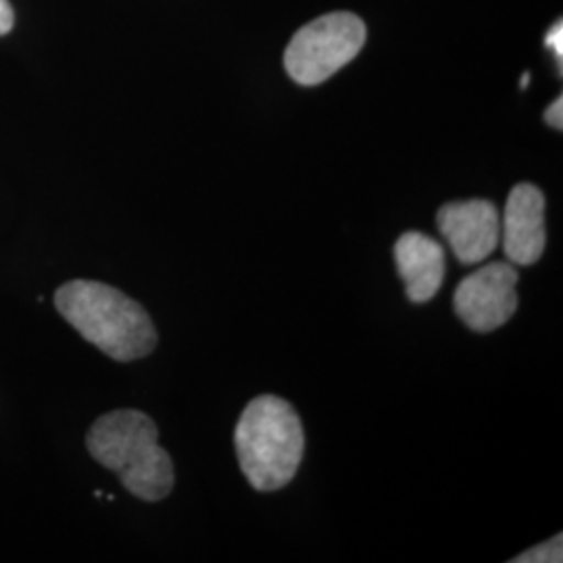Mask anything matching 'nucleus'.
I'll list each match as a JSON object with an SVG mask.
<instances>
[{
  "label": "nucleus",
  "mask_w": 563,
  "mask_h": 563,
  "mask_svg": "<svg viewBox=\"0 0 563 563\" xmlns=\"http://www.w3.org/2000/svg\"><path fill=\"white\" fill-rule=\"evenodd\" d=\"M234 444L249 484L262 493L280 490L297 476L302 462L301 418L290 402L262 395L244 407Z\"/></svg>",
  "instance_id": "nucleus-3"
},
{
  "label": "nucleus",
  "mask_w": 563,
  "mask_h": 563,
  "mask_svg": "<svg viewBox=\"0 0 563 563\" xmlns=\"http://www.w3.org/2000/svg\"><path fill=\"white\" fill-rule=\"evenodd\" d=\"M86 446L102 467L142 501H162L174 488V463L155 422L139 409L104 413L88 430Z\"/></svg>",
  "instance_id": "nucleus-2"
},
{
  "label": "nucleus",
  "mask_w": 563,
  "mask_h": 563,
  "mask_svg": "<svg viewBox=\"0 0 563 563\" xmlns=\"http://www.w3.org/2000/svg\"><path fill=\"white\" fill-rule=\"evenodd\" d=\"M518 280L511 263H488L455 288L453 309L474 332H493L509 322L518 309Z\"/></svg>",
  "instance_id": "nucleus-5"
},
{
  "label": "nucleus",
  "mask_w": 563,
  "mask_h": 563,
  "mask_svg": "<svg viewBox=\"0 0 563 563\" xmlns=\"http://www.w3.org/2000/svg\"><path fill=\"white\" fill-rule=\"evenodd\" d=\"M55 305L84 341L115 362L142 360L157 346V330L146 309L113 286L67 282L55 292Z\"/></svg>",
  "instance_id": "nucleus-1"
},
{
  "label": "nucleus",
  "mask_w": 563,
  "mask_h": 563,
  "mask_svg": "<svg viewBox=\"0 0 563 563\" xmlns=\"http://www.w3.org/2000/svg\"><path fill=\"white\" fill-rule=\"evenodd\" d=\"M367 27L353 13H328L301 27L284 53L288 76L301 86H318L355 59Z\"/></svg>",
  "instance_id": "nucleus-4"
},
{
  "label": "nucleus",
  "mask_w": 563,
  "mask_h": 563,
  "mask_svg": "<svg viewBox=\"0 0 563 563\" xmlns=\"http://www.w3.org/2000/svg\"><path fill=\"white\" fill-rule=\"evenodd\" d=\"M544 121L555 128V130H563V99L558 97L555 101L551 102L544 111Z\"/></svg>",
  "instance_id": "nucleus-11"
},
{
  "label": "nucleus",
  "mask_w": 563,
  "mask_h": 563,
  "mask_svg": "<svg viewBox=\"0 0 563 563\" xmlns=\"http://www.w3.org/2000/svg\"><path fill=\"white\" fill-rule=\"evenodd\" d=\"M528 84H530V74H523L522 80H520V86H522V90L528 88Z\"/></svg>",
  "instance_id": "nucleus-13"
},
{
  "label": "nucleus",
  "mask_w": 563,
  "mask_h": 563,
  "mask_svg": "<svg viewBox=\"0 0 563 563\" xmlns=\"http://www.w3.org/2000/svg\"><path fill=\"white\" fill-rule=\"evenodd\" d=\"M15 23V11L9 0H0V36L9 34Z\"/></svg>",
  "instance_id": "nucleus-12"
},
{
  "label": "nucleus",
  "mask_w": 563,
  "mask_h": 563,
  "mask_svg": "<svg viewBox=\"0 0 563 563\" xmlns=\"http://www.w3.org/2000/svg\"><path fill=\"white\" fill-rule=\"evenodd\" d=\"M501 241L511 265H532L543 257L544 197L534 184H518L511 188L504 218Z\"/></svg>",
  "instance_id": "nucleus-7"
},
{
  "label": "nucleus",
  "mask_w": 563,
  "mask_h": 563,
  "mask_svg": "<svg viewBox=\"0 0 563 563\" xmlns=\"http://www.w3.org/2000/svg\"><path fill=\"white\" fill-rule=\"evenodd\" d=\"M563 537L558 534L544 543L537 544L528 551H523L522 555L514 558L511 563H562L563 562Z\"/></svg>",
  "instance_id": "nucleus-9"
},
{
  "label": "nucleus",
  "mask_w": 563,
  "mask_h": 563,
  "mask_svg": "<svg viewBox=\"0 0 563 563\" xmlns=\"http://www.w3.org/2000/svg\"><path fill=\"white\" fill-rule=\"evenodd\" d=\"M437 223L465 265L488 260L501 241V213L495 202L484 199L446 202L437 213Z\"/></svg>",
  "instance_id": "nucleus-6"
},
{
  "label": "nucleus",
  "mask_w": 563,
  "mask_h": 563,
  "mask_svg": "<svg viewBox=\"0 0 563 563\" xmlns=\"http://www.w3.org/2000/svg\"><path fill=\"white\" fill-rule=\"evenodd\" d=\"M395 262L409 301L423 305L437 297L444 280V251L439 242L422 232H405L395 244Z\"/></svg>",
  "instance_id": "nucleus-8"
},
{
  "label": "nucleus",
  "mask_w": 563,
  "mask_h": 563,
  "mask_svg": "<svg viewBox=\"0 0 563 563\" xmlns=\"http://www.w3.org/2000/svg\"><path fill=\"white\" fill-rule=\"evenodd\" d=\"M544 44L558 55V59L562 63L563 59V30H562V21H558L551 30H549V34H547V38H544Z\"/></svg>",
  "instance_id": "nucleus-10"
}]
</instances>
